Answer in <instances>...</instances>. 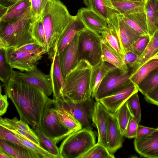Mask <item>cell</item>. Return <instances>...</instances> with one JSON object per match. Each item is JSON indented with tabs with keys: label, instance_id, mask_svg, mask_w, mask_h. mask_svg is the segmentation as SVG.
<instances>
[{
	"label": "cell",
	"instance_id": "6da1fadb",
	"mask_svg": "<svg viewBox=\"0 0 158 158\" xmlns=\"http://www.w3.org/2000/svg\"><path fill=\"white\" fill-rule=\"evenodd\" d=\"M4 87L20 120L34 129L40 127L45 107L51 99L40 88L21 79L15 70Z\"/></svg>",
	"mask_w": 158,
	"mask_h": 158
},
{
	"label": "cell",
	"instance_id": "7a4b0ae2",
	"mask_svg": "<svg viewBox=\"0 0 158 158\" xmlns=\"http://www.w3.org/2000/svg\"><path fill=\"white\" fill-rule=\"evenodd\" d=\"M72 17L60 0H51L43 11L41 18L46 37V50L51 60L61 35Z\"/></svg>",
	"mask_w": 158,
	"mask_h": 158
},
{
	"label": "cell",
	"instance_id": "3957f363",
	"mask_svg": "<svg viewBox=\"0 0 158 158\" xmlns=\"http://www.w3.org/2000/svg\"><path fill=\"white\" fill-rule=\"evenodd\" d=\"M35 21L32 16L30 8L17 19L0 22V48L15 49L27 44L36 42L32 35Z\"/></svg>",
	"mask_w": 158,
	"mask_h": 158
},
{
	"label": "cell",
	"instance_id": "277c9868",
	"mask_svg": "<svg viewBox=\"0 0 158 158\" xmlns=\"http://www.w3.org/2000/svg\"><path fill=\"white\" fill-rule=\"evenodd\" d=\"M92 68L87 61L80 60L64 80L60 97L66 98L75 102H83L91 97Z\"/></svg>",
	"mask_w": 158,
	"mask_h": 158
},
{
	"label": "cell",
	"instance_id": "5b68a950",
	"mask_svg": "<svg viewBox=\"0 0 158 158\" xmlns=\"http://www.w3.org/2000/svg\"><path fill=\"white\" fill-rule=\"evenodd\" d=\"M96 143L93 130L86 128L73 132L61 143L59 149L61 158H80Z\"/></svg>",
	"mask_w": 158,
	"mask_h": 158
},
{
	"label": "cell",
	"instance_id": "8992f818",
	"mask_svg": "<svg viewBox=\"0 0 158 158\" xmlns=\"http://www.w3.org/2000/svg\"><path fill=\"white\" fill-rule=\"evenodd\" d=\"M102 37L85 28L79 34L78 60L87 61L94 66L102 60Z\"/></svg>",
	"mask_w": 158,
	"mask_h": 158
},
{
	"label": "cell",
	"instance_id": "52a82bcc",
	"mask_svg": "<svg viewBox=\"0 0 158 158\" xmlns=\"http://www.w3.org/2000/svg\"><path fill=\"white\" fill-rule=\"evenodd\" d=\"M55 99L47 103L40 128L48 137L58 143L71 133L60 122L56 110Z\"/></svg>",
	"mask_w": 158,
	"mask_h": 158
},
{
	"label": "cell",
	"instance_id": "ba28073f",
	"mask_svg": "<svg viewBox=\"0 0 158 158\" xmlns=\"http://www.w3.org/2000/svg\"><path fill=\"white\" fill-rule=\"evenodd\" d=\"M92 97L85 101L75 102L60 97L55 99L56 104L69 112L82 125L83 128L93 130L92 115L95 102Z\"/></svg>",
	"mask_w": 158,
	"mask_h": 158
},
{
	"label": "cell",
	"instance_id": "9c48e42d",
	"mask_svg": "<svg viewBox=\"0 0 158 158\" xmlns=\"http://www.w3.org/2000/svg\"><path fill=\"white\" fill-rule=\"evenodd\" d=\"M130 71L123 73L116 68L110 71L104 77L96 93L94 98L99 101L123 89L131 83L129 79Z\"/></svg>",
	"mask_w": 158,
	"mask_h": 158
},
{
	"label": "cell",
	"instance_id": "30bf717a",
	"mask_svg": "<svg viewBox=\"0 0 158 158\" xmlns=\"http://www.w3.org/2000/svg\"><path fill=\"white\" fill-rule=\"evenodd\" d=\"M5 57L7 62L13 69L21 72L29 71L37 68V65L44 54L47 53L45 49L32 52L16 51L13 48L5 50Z\"/></svg>",
	"mask_w": 158,
	"mask_h": 158
},
{
	"label": "cell",
	"instance_id": "8fae6325",
	"mask_svg": "<svg viewBox=\"0 0 158 158\" xmlns=\"http://www.w3.org/2000/svg\"><path fill=\"white\" fill-rule=\"evenodd\" d=\"M108 23L109 28L113 29L117 34L123 53L130 50L133 44L141 35L123 20L118 13L113 15Z\"/></svg>",
	"mask_w": 158,
	"mask_h": 158
},
{
	"label": "cell",
	"instance_id": "7c38bea8",
	"mask_svg": "<svg viewBox=\"0 0 158 158\" xmlns=\"http://www.w3.org/2000/svg\"><path fill=\"white\" fill-rule=\"evenodd\" d=\"M79 34L58 55L60 69L64 80L79 61L78 55Z\"/></svg>",
	"mask_w": 158,
	"mask_h": 158
},
{
	"label": "cell",
	"instance_id": "4fadbf2b",
	"mask_svg": "<svg viewBox=\"0 0 158 158\" xmlns=\"http://www.w3.org/2000/svg\"><path fill=\"white\" fill-rule=\"evenodd\" d=\"M76 15L86 28L95 33L101 35L110 30L108 22L87 7H82L79 9Z\"/></svg>",
	"mask_w": 158,
	"mask_h": 158
},
{
	"label": "cell",
	"instance_id": "5bb4252c",
	"mask_svg": "<svg viewBox=\"0 0 158 158\" xmlns=\"http://www.w3.org/2000/svg\"><path fill=\"white\" fill-rule=\"evenodd\" d=\"M134 144L136 151L141 156L158 158V128L145 136L135 138Z\"/></svg>",
	"mask_w": 158,
	"mask_h": 158
},
{
	"label": "cell",
	"instance_id": "9a60e30c",
	"mask_svg": "<svg viewBox=\"0 0 158 158\" xmlns=\"http://www.w3.org/2000/svg\"><path fill=\"white\" fill-rule=\"evenodd\" d=\"M138 91L137 86L131 83L118 92L99 101L110 113L114 114L131 95Z\"/></svg>",
	"mask_w": 158,
	"mask_h": 158
},
{
	"label": "cell",
	"instance_id": "2e32d148",
	"mask_svg": "<svg viewBox=\"0 0 158 158\" xmlns=\"http://www.w3.org/2000/svg\"><path fill=\"white\" fill-rule=\"evenodd\" d=\"M17 72L18 76L22 80L40 88L48 96L52 94V87L50 74L44 73L37 67L30 71Z\"/></svg>",
	"mask_w": 158,
	"mask_h": 158
},
{
	"label": "cell",
	"instance_id": "e0dca14e",
	"mask_svg": "<svg viewBox=\"0 0 158 158\" xmlns=\"http://www.w3.org/2000/svg\"><path fill=\"white\" fill-rule=\"evenodd\" d=\"M110 113L99 101H96L92 115V121L98 131V143L108 149L106 133L107 119Z\"/></svg>",
	"mask_w": 158,
	"mask_h": 158
},
{
	"label": "cell",
	"instance_id": "ac0fdd59",
	"mask_svg": "<svg viewBox=\"0 0 158 158\" xmlns=\"http://www.w3.org/2000/svg\"><path fill=\"white\" fill-rule=\"evenodd\" d=\"M123 137L116 117L110 113L107 119L106 137L108 150L111 153L114 154L122 146Z\"/></svg>",
	"mask_w": 158,
	"mask_h": 158
},
{
	"label": "cell",
	"instance_id": "d6986e66",
	"mask_svg": "<svg viewBox=\"0 0 158 158\" xmlns=\"http://www.w3.org/2000/svg\"><path fill=\"white\" fill-rule=\"evenodd\" d=\"M0 125L19 134L40 146V140L35 131L31 129L27 124L20 120H19L16 117L12 119L1 117Z\"/></svg>",
	"mask_w": 158,
	"mask_h": 158
},
{
	"label": "cell",
	"instance_id": "ffe728a7",
	"mask_svg": "<svg viewBox=\"0 0 158 158\" xmlns=\"http://www.w3.org/2000/svg\"><path fill=\"white\" fill-rule=\"evenodd\" d=\"M86 27L76 15L73 16L58 42L55 52L59 55L74 38Z\"/></svg>",
	"mask_w": 158,
	"mask_h": 158
},
{
	"label": "cell",
	"instance_id": "44dd1931",
	"mask_svg": "<svg viewBox=\"0 0 158 158\" xmlns=\"http://www.w3.org/2000/svg\"><path fill=\"white\" fill-rule=\"evenodd\" d=\"M158 54V28L150 39L149 42L143 53L137 61L129 67L131 74L137 71L141 66L150 60L155 58Z\"/></svg>",
	"mask_w": 158,
	"mask_h": 158
},
{
	"label": "cell",
	"instance_id": "7402d4cb",
	"mask_svg": "<svg viewBox=\"0 0 158 158\" xmlns=\"http://www.w3.org/2000/svg\"><path fill=\"white\" fill-rule=\"evenodd\" d=\"M87 8L105 19L108 23L115 14L118 13L111 0H83Z\"/></svg>",
	"mask_w": 158,
	"mask_h": 158
},
{
	"label": "cell",
	"instance_id": "603a6c76",
	"mask_svg": "<svg viewBox=\"0 0 158 158\" xmlns=\"http://www.w3.org/2000/svg\"><path fill=\"white\" fill-rule=\"evenodd\" d=\"M116 68L112 64L102 60L95 66L92 67L90 81L92 97L94 98L100 83L106 74Z\"/></svg>",
	"mask_w": 158,
	"mask_h": 158
},
{
	"label": "cell",
	"instance_id": "cb8c5ba5",
	"mask_svg": "<svg viewBox=\"0 0 158 158\" xmlns=\"http://www.w3.org/2000/svg\"><path fill=\"white\" fill-rule=\"evenodd\" d=\"M51 61L50 74L52 85L53 99H56L60 96L64 79L60 69L59 55L56 52H55Z\"/></svg>",
	"mask_w": 158,
	"mask_h": 158
},
{
	"label": "cell",
	"instance_id": "d4e9b609",
	"mask_svg": "<svg viewBox=\"0 0 158 158\" xmlns=\"http://www.w3.org/2000/svg\"><path fill=\"white\" fill-rule=\"evenodd\" d=\"M101 45L102 60L112 64L123 73L130 71L122 58L102 38Z\"/></svg>",
	"mask_w": 158,
	"mask_h": 158
},
{
	"label": "cell",
	"instance_id": "484cf974",
	"mask_svg": "<svg viewBox=\"0 0 158 158\" xmlns=\"http://www.w3.org/2000/svg\"><path fill=\"white\" fill-rule=\"evenodd\" d=\"M121 19L141 35H148L147 21L144 12L126 15L119 14Z\"/></svg>",
	"mask_w": 158,
	"mask_h": 158
},
{
	"label": "cell",
	"instance_id": "4316f807",
	"mask_svg": "<svg viewBox=\"0 0 158 158\" xmlns=\"http://www.w3.org/2000/svg\"><path fill=\"white\" fill-rule=\"evenodd\" d=\"M148 34L150 39L158 28V0H146L144 6Z\"/></svg>",
	"mask_w": 158,
	"mask_h": 158
},
{
	"label": "cell",
	"instance_id": "83f0119b",
	"mask_svg": "<svg viewBox=\"0 0 158 158\" xmlns=\"http://www.w3.org/2000/svg\"><path fill=\"white\" fill-rule=\"evenodd\" d=\"M114 8L121 15L144 12L145 2L127 0H111ZM145 13V12H144Z\"/></svg>",
	"mask_w": 158,
	"mask_h": 158
},
{
	"label": "cell",
	"instance_id": "f1b7e54d",
	"mask_svg": "<svg viewBox=\"0 0 158 158\" xmlns=\"http://www.w3.org/2000/svg\"><path fill=\"white\" fill-rule=\"evenodd\" d=\"M31 4V0H19L9 6L6 13L0 19V22L12 20L21 17L30 8Z\"/></svg>",
	"mask_w": 158,
	"mask_h": 158
},
{
	"label": "cell",
	"instance_id": "f546056e",
	"mask_svg": "<svg viewBox=\"0 0 158 158\" xmlns=\"http://www.w3.org/2000/svg\"><path fill=\"white\" fill-rule=\"evenodd\" d=\"M0 147L12 158H34L27 149L5 140L0 139Z\"/></svg>",
	"mask_w": 158,
	"mask_h": 158
},
{
	"label": "cell",
	"instance_id": "4dcf8cb0",
	"mask_svg": "<svg viewBox=\"0 0 158 158\" xmlns=\"http://www.w3.org/2000/svg\"><path fill=\"white\" fill-rule=\"evenodd\" d=\"M56 104V112L60 122L71 133L83 128L80 123L69 112Z\"/></svg>",
	"mask_w": 158,
	"mask_h": 158
},
{
	"label": "cell",
	"instance_id": "1f68e13d",
	"mask_svg": "<svg viewBox=\"0 0 158 158\" xmlns=\"http://www.w3.org/2000/svg\"><path fill=\"white\" fill-rule=\"evenodd\" d=\"M158 67V58L150 60L137 71L131 74L129 79L138 87L143 80L152 71Z\"/></svg>",
	"mask_w": 158,
	"mask_h": 158
},
{
	"label": "cell",
	"instance_id": "d6a6232c",
	"mask_svg": "<svg viewBox=\"0 0 158 158\" xmlns=\"http://www.w3.org/2000/svg\"><path fill=\"white\" fill-rule=\"evenodd\" d=\"M12 132L21 143L30 151L34 158H58L56 156L50 154L40 146L33 143L19 134Z\"/></svg>",
	"mask_w": 158,
	"mask_h": 158
},
{
	"label": "cell",
	"instance_id": "836d02e7",
	"mask_svg": "<svg viewBox=\"0 0 158 158\" xmlns=\"http://www.w3.org/2000/svg\"><path fill=\"white\" fill-rule=\"evenodd\" d=\"M35 132L40 140V146L50 154L61 158L60 155L59 148L57 146V142L47 136L40 127L35 129Z\"/></svg>",
	"mask_w": 158,
	"mask_h": 158
},
{
	"label": "cell",
	"instance_id": "e575fe53",
	"mask_svg": "<svg viewBox=\"0 0 158 158\" xmlns=\"http://www.w3.org/2000/svg\"><path fill=\"white\" fill-rule=\"evenodd\" d=\"M158 86V67L151 72L138 86V90L143 95L149 93Z\"/></svg>",
	"mask_w": 158,
	"mask_h": 158
},
{
	"label": "cell",
	"instance_id": "d590c367",
	"mask_svg": "<svg viewBox=\"0 0 158 158\" xmlns=\"http://www.w3.org/2000/svg\"><path fill=\"white\" fill-rule=\"evenodd\" d=\"M113 114L117 119L122 134L124 136L127 125L133 118L127 101Z\"/></svg>",
	"mask_w": 158,
	"mask_h": 158
},
{
	"label": "cell",
	"instance_id": "8d00e7d4",
	"mask_svg": "<svg viewBox=\"0 0 158 158\" xmlns=\"http://www.w3.org/2000/svg\"><path fill=\"white\" fill-rule=\"evenodd\" d=\"M105 147L98 143H96L80 158H114Z\"/></svg>",
	"mask_w": 158,
	"mask_h": 158
},
{
	"label": "cell",
	"instance_id": "74e56055",
	"mask_svg": "<svg viewBox=\"0 0 158 158\" xmlns=\"http://www.w3.org/2000/svg\"><path fill=\"white\" fill-rule=\"evenodd\" d=\"M102 38L123 59V53L118 35L113 29L110 28L107 32L101 35Z\"/></svg>",
	"mask_w": 158,
	"mask_h": 158
},
{
	"label": "cell",
	"instance_id": "f35d334b",
	"mask_svg": "<svg viewBox=\"0 0 158 158\" xmlns=\"http://www.w3.org/2000/svg\"><path fill=\"white\" fill-rule=\"evenodd\" d=\"M13 68L7 62L5 50L0 48V79L4 86L8 83L13 72Z\"/></svg>",
	"mask_w": 158,
	"mask_h": 158
},
{
	"label": "cell",
	"instance_id": "ab89813d",
	"mask_svg": "<svg viewBox=\"0 0 158 158\" xmlns=\"http://www.w3.org/2000/svg\"><path fill=\"white\" fill-rule=\"evenodd\" d=\"M32 35L35 41L46 50V40L41 18L35 20L33 26Z\"/></svg>",
	"mask_w": 158,
	"mask_h": 158
},
{
	"label": "cell",
	"instance_id": "60d3db41",
	"mask_svg": "<svg viewBox=\"0 0 158 158\" xmlns=\"http://www.w3.org/2000/svg\"><path fill=\"white\" fill-rule=\"evenodd\" d=\"M136 92L131 95L127 101L133 118L139 124L141 121V112L139 100Z\"/></svg>",
	"mask_w": 158,
	"mask_h": 158
},
{
	"label": "cell",
	"instance_id": "b9f144b4",
	"mask_svg": "<svg viewBox=\"0 0 158 158\" xmlns=\"http://www.w3.org/2000/svg\"><path fill=\"white\" fill-rule=\"evenodd\" d=\"M51 0H31V13L32 16L35 20L41 18L45 8Z\"/></svg>",
	"mask_w": 158,
	"mask_h": 158
},
{
	"label": "cell",
	"instance_id": "7bdbcfd3",
	"mask_svg": "<svg viewBox=\"0 0 158 158\" xmlns=\"http://www.w3.org/2000/svg\"><path fill=\"white\" fill-rule=\"evenodd\" d=\"M150 40L148 35H141L133 44L130 50L135 53L139 57L147 47Z\"/></svg>",
	"mask_w": 158,
	"mask_h": 158
},
{
	"label": "cell",
	"instance_id": "ee69618b",
	"mask_svg": "<svg viewBox=\"0 0 158 158\" xmlns=\"http://www.w3.org/2000/svg\"><path fill=\"white\" fill-rule=\"evenodd\" d=\"M0 139H3L15 144L23 146L27 149L32 154L29 149L21 143L20 140L17 137L14 132L9 129L0 125Z\"/></svg>",
	"mask_w": 158,
	"mask_h": 158
},
{
	"label": "cell",
	"instance_id": "f6af8a7d",
	"mask_svg": "<svg viewBox=\"0 0 158 158\" xmlns=\"http://www.w3.org/2000/svg\"><path fill=\"white\" fill-rule=\"evenodd\" d=\"M138 124L132 118L129 121L124 136L129 139L136 137Z\"/></svg>",
	"mask_w": 158,
	"mask_h": 158
},
{
	"label": "cell",
	"instance_id": "bcb514c9",
	"mask_svg": "<svg viewBox=\"0 0 158 158\" xmlns=\"http://www.w3.org/2000/svg\"><path fill=\"white\" fill-rule=\"evenodd\" d=\"M44 49H45L42 47L37 42H34L26 44L15 49L18 51L32 52L42 50Z\"/></svg>",
	"mask_w": 158,
	"mask_h": 158
},
{
	"label": "cell",
	"instance_id": "7dc6e473",
	"mask_svg": "<svg viewBox=\"0 0 158 158\" xmlns=\"http://www.w3.org/2000/svg\"><path fill=\"white\" fill-rule=\"evenodd\" d=\"M138 56L131 50H128L123 53V61L128 67L130 66L137 60Z\"/></svg>",
	"mask_w": 158,
	"mask_h": 158
},
{
	"label": "cell",
	"instance_id": "c3c4849f",
	"mask_svg": "<svg viewBox=\"0 0 158 158\" xmlns=\"http://www.w3.org/2000/svg\"><path fill=\"white\" fill-rule=\"evenodd\" d=\"M148 102L158 106V86L151 92L144 95Z\"/></svg>",
	"mask_w": 158,
	"mask_h": 158
},
{
	"label": "cell",
	"instance_id": "681fc988",
	"mask_svg": "<svg viewBox=\"0 0 158 158\" xmlns=\"http://www.w3.org/2000/svg\"><path fill=\"white\" fill-rule=\"evenodd\" d=\"M7 96L5 94H2V86L0 85V116L4 114L6 112L9 103L7 101Z\"/></svg>",
	"mask_w": 158,
	"mask_h": 158
},
{
	"label": "cell",
	"instance_id": "f907efd6",
	"mask_svg": "<svg viewBox=\"0 0 158 158\" xmlns=\"http://www.w3.org/2000/svg\"><path fill=\"white\" fill-rule=\"evenodd\" d=\"M156 129L138 125L136 135L135 138L138 139L145 136L154 131Z\"/></svg>",
	"mask_w": 158,
	"mask_h": 158
},
{
	"label": "cell",
	"instance_id": "816d5d0a",
	"mask_svg": "<svg viewBox=\"0 0 158 158\" xmlns=\"http://www.w3.org/2000/svg\"><path fill=\"white\" fill-rule=\"evenodd\" d=\"M8 9V7L0 4V19H1L6 13Z\"/></svg>",
	"mask_w": 158,
	"mask_h": 158
},
{
	"label": "cell",
	"instance_id": "f5cc1de1",
	"mask_svg": "<svg viewBox=\"0 0 158 158\" xmlns=\"http://www.w3.org/2000/svg\"><path fill=\"white\" fill-rule=\"evenodd\" d=\"M0 158H12L1 147H0Z\"/></svg>",
	"mask_w": 158,
	"mask_h": 158
},
{
	"label": "cell",
	"instance_id": "db71d44e",
	"mask_svg": "<svg viewBox=\"0 0 158 158\" xmlns=\"http://www.w3.org/2000/svg\"><path fill=\"white\" fill-rule=\"evenodd\" d=\"M129 1H137V2H145L146 0H127Z\"/></svg>",
	"mask_w": 158,
	"mask_h": 158
},
{
	"label": "cell",
	"instance_id": "11a10c76",
	"mask_svg": "<svg viewBox=\"0 0 158 158\" xmlns=\"http://www.w3.org/2000/svg\"><path fill=\"white\" fill-rule=\"evenodd\" d=\"M155 58H158V54L155 56Z\"/></svg>",
	"mask_w": 158,
	"mask_h": 158
}]
</instances>
